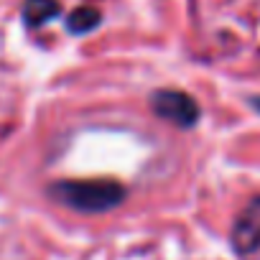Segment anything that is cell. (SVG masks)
Wrapping results in <instances>:
<instances>
[{"instance_id": "4", "label": "cell", "mask_w": 260, "mask_h": 260, "mask_svg": "<svg viewBox=\"0 0 260 260\" xmlns=\"http://www.w3.org/2000/svg\"><path fill=\"white\" fill-rule=\"evenodd\" d=\"M56 16H59L56 0H26V6H23V18L28 26H41Z\"/></svg>"}, {"instance_id": "2", "label": "cell", "mask_w": 260, "mask_h": 260, "mask_svg": "<svg viewBox=\"0 0 260 260\" xmlns=\"http://www.w3.org/2000/svg\"><path fill=\"white\" fill-rule=\"evenodd\" d=\"M153 110L166 117L169 122L174 125H181V127H189L199 120V107L197 102L184 94V92H176V89H164V92H156L153 94Z\"/></svg>"}, {"instance_id": "1", "label": "cell", "mask_w": 260, "mask_h": 260, "mask_svg": "<svg viewBox=\"0 0 260 260\" xmlns=\"http://www.w3.org/2000/svg\"><path fill=\"white\" fill-rule=\"evenodd\" d=\"M51 194L61 204L82 212H107L125 197L122 186L112 181H61L51 189Z\"/></svg>"}, {"instance_id": "3", "label": "cell", "mask_w": 260, "mask_h": 260, "mask_svg": "<svg viewBox=\"0 0 260 260\" xmlns=\"http://www.w3.org/2000/svg\"><path fill=\"white\" fill-rule=\"evenodd\" d=\"M232 242L240 252H255L260 247V197L252 199L235 222Z\"/></svg>"}, {"instance_id": "5", "label": "cell", "mask_w": 260, "mask_h": 260, "mask_svg": "<svg viewBox=\"0 0 260 260\" xmlns=\"http://www.w3.org/2000/svg\"><path fill=\"white\" fill-rule=\"evenodd\" d=\"M67 23H69V31H72V34H87V31L97 28L100 13L92 11V8H79V11H74V13L69 16Z\"/></svg>"}, {"instance_id": "6", "label": "cell", "mask_w": 260, "mask_h": 260, "mask_svg": "<svg viewBox=\"0 0 260 260\" xmlns=\"http://www.w3.org/2000/svg\"><path fill=\"white\" fill-rule=\"evenodd\" d=\"M252 105H255V107L260 110V97H257V100H252Z\"/></svg>"}]
</instances>
